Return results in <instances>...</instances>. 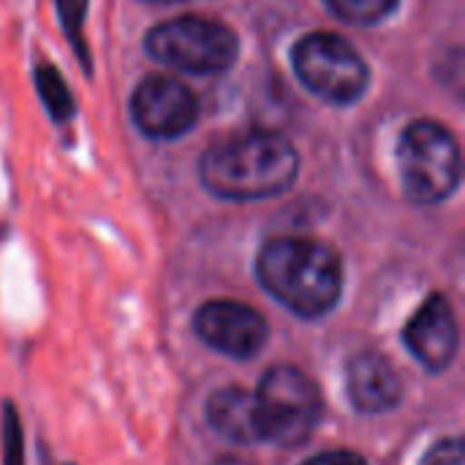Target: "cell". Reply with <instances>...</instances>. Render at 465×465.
<instances>
[{
  "label": "cell",
  "instance_id": "12",
  "mask_svg": "<svg viewBox=\"0 0 465 465\" xmlns=\"http://www.w3.org/2000/svg\"><path fill=\"white\" fill-rule=\"evenodd\" d=\"M33 82H35L38 95H41V101H44V106H46V112H49V117H52L54 123H68V120H74V114H76V101H74V95H71V90H68L63 74H60L54 65H49V63L35 65Z\"/></svg>",
  "mask_w": 465,
  "mask_h": 465
},
{
  "label": "cell",
  "instance_id": "5",
  "mask_svg": "<svg viewBox=\"0 0 465 465\" xmlns=\"http://www.w3.org/2000/svg\"><path fill=\"white\" fill-rule=\"evenodd\" d=\"M144 49L161 65L207 76L223 74L237 63L240 38L218 19L188 14L150 27L144 35Z\"/></svg>",
  "mask_w": 465,
  "mask_h": 465
},
{
  "label": "cell",
  "instance_id": "8",
  "mask_svg": "<svg viewBox=\"0 0 465 465\" xmlns=\"http://www.w3.org/2000/svg\"><path fill=\"white\" fill-rule=\"evenodd\" d=\"M193 332L204 346L232 360L256 357L270 338L264 316L234 300H210L193 316Z\"/></svg>",
  "mask_w": 465,
  "mask_h": 465
},
{
  "label": "cell",
  "instance_id": "7",
  "mask_svg": "<svg viewBox=\"0 0 465 465\" xmlns=\"http://www.w3.org/2000/svg\"><path fill=\"white\" fill-rule=\"evenodd\" d=\"M131 117L147 139H180L199 123V98L174 76L147 74L134 87Z\"/></svg>",
  "mask_w": 465,
  "mask_h": 465
},
{
  "label": "cell",
  "instance_id": "19",
  "mask_svg": "<svg viewBox=\"0 0 465 465\" xmlns=\"http://www.w3.org/2000/svg\"><path fill=\"white\" fill-rule=\"evenodd\" d=\"M147 3H185V0H147Z\"/></svg>",
  "mask_w": 465,
  "mask_h": 465
},
{
  "label": "cell",
  "instance_id": "4",
  "mask_svg": "<svg viewBox=\"0 0 465 465\" xmlns=\"http://www.w3.org/2000/svg\"><path fill=\"white\" fill-rule=\"evenodd\" d=\"M253 398L262 441L281 450H297L316 433L322 420V392L305 371L294 365L270 368Z\"/></svg>",
  "mask_w": 465,
  "mask_h": 465
},
{
  "label": "cell",
  "instance_id": "3",
  "mask_svg": "<svg viewBox=\"0 0 465 465\" xmlns=\"http://www.w3.org/2000/svg\"><path fill=\"white\" fill-rule=\"evenodd\" d=\"M401 185L409 202L430 207L447 202L460 185V144L436 120H414L398 142Z\"/></svg>",
  "mask_w": 465,
  "mask_h": 465
},
{
  "label": "cell",
  "instance_id": "1",
  "mask_svg": "<svg viewBox=\"0 0 465 465\" xmlns=\"http://www.w3.org/2000/svg\"><path fill=\"white\" fill-rule=\"evenodd\" d=\"M297 147L275 131H245L221 139L199 158L204 191L226 202L275 199L297 183Z\"/></svg>",
  "mask_w": 465,
  "mask_h": 465
},
{
  "label": "cell",
  "instance_id": "15",
  "mask_svg": "<svg viewBox=\"0 0 465 465\" xmlns=\"http://www.w3.org/2000/svg\"><path fill=\"white\" fill-rule=\"evenodd\" d=\"M22 428L14 406H3V465H25V450H22Z\"/></svg>",
  "mask_w": 465,
  "mask_h": 465
},
{
  "label": "cell",
  "instance_id": "10",
  "mask_svg": "<svg viewBox=\"0 0 465 465\" xmlns=\"http://www.w3.org/2000/svg\"><path fill=\"white\" fill-rule=\"evenodd\" d=\"M346 392L360 414L392 411L403 398V381L392 362L379 351H360L346 365Z\"/></svg>",
  "mask_w": 465,
  "mask_h": 465
},
{
  "label": "cell",
  "instance_id": "14",
  "mask_svg": "<svg viewBox=\"0 0 465 465\" xmlns=\"http://www.w3.org/2000/svg\"><path fill=\"white\" fill-rule=\"evenodd\" d=\"M54 5H57V16H60L68 44L76 52L84 74L90 76V49L84 44V16L90 8V0H54Z\"/></svg>",
  "mask_w": 465,
  "mask_h": 465
},
{
  "label": "cell",
  "instance_id": "11",
  "mask_svg": "<svg viewBox=\"0 0 465 465\" xmlns=\"http://www.w3.org/2000/svg\"><path fill=\"white\" fill-rule=\"evenodd\" d=\"M210 428L232 444H256L262 441L256 420V398L245 387L215 390L204 406Z\"/></svg>",
  "mask_w": 465,
  "mask_h": 465
},
{
  "label": "cell",
  "instance_id": "9",
  "mask_svg": "<svg viewBox=\"0 0 465 465\" xmlns=\"http://www.w3.org/2000/svg\"><path fill=\"white\" fill-rule=\"evenodd\" d=\"M403 343L430 373H444L460 349L458 316L444 294H430L403 330Z\"/></svg>",
  "mask_w": 465,
  "mask_h": 465
},
{
  "label": "cell",
  "instance_id": "13",
  "mask_svg": "<svg viewBox=\"0 0 465 465\" xmlns=\"http://www.w3.org/2000/svg\"><path fill=\"white\" fill-rule=\"evenodd\" d=\"M324 5L343 22L371 27L392 16L401 5V0H324Z\"/></svg>",
  "mask_w": 465,
  "mask_h": 465
},
{
  "label": "cell",
  "instance_id": "6",
  "mask_svg": "<svg viewBox=\"0 0 465 465\" xmlns=\"http://www.w3.org/2000/svg\"><path fill=\"white\" fill-rule=\"evenodd\" d=\"M292 65L308 93L335 106L357 104L371 84L365 57L343 35L327 30L302 35L292 49Z\"/></svg>",
  "mask_w": 465,
  "mask_h": 465
},
{
  "label": "cell",
  "instance_id": "2",
  "mask_svg": "<svg viewBox=\"0 0 465 465\" xmlns=\"http://www.w3.org/2000/svg\"><path fill=\"white\" fill-rule=\"evenodd\" d=\"M256 278L267 294L300 319L327 316L343 292L341 253L311 237L267 240L256 256Z\"/></svg>",
  "mask_w": 465,
  "mask_h": 465
},
{
  "label": "cell",
  "instance_id": "16",
  "mask_svg": "<svg viewBox=\"0 0 465 465\" xmlns=\"http://www.w3.org/2000/svg\"><path fill=\"white\" fill-rule=\"evenodd\" d=\"M422 465H465L463 439H444L422 458Z\"/></svg>",
  "mask_w": 465,
  "mask_h": 465
},
{
  "label": "cell",
  "instance_id": "18",
  "mask_svg": "<svg viewBox=\"0 0 465 465\" xmlns=\"http://www.w3.org/2000/svg\"><path fill=\"white\" fill-rule=\"evenodd\" d=\"M213 465H253L248 463V460H242V458H232V455H223V458H215Z\"/></svg>",
  "mask_w": 465,
  "mask_h": 465
},
{
  "label": "cell",
  "instance_id": "17",
  "mask_svg": "<svg viewBox=\"0 0 465 465\" xmlns=\"http://www.w3.org/2000/svg\"><path fill=\"white\" fill-rule=\"evenodd\" d=\"M302 465H368L365 458L354 455V452H324V455H316L311 460H305Z\"/></svg>",
  "mask_w": 465,
  "mask_h": 465
}]
</instances>
